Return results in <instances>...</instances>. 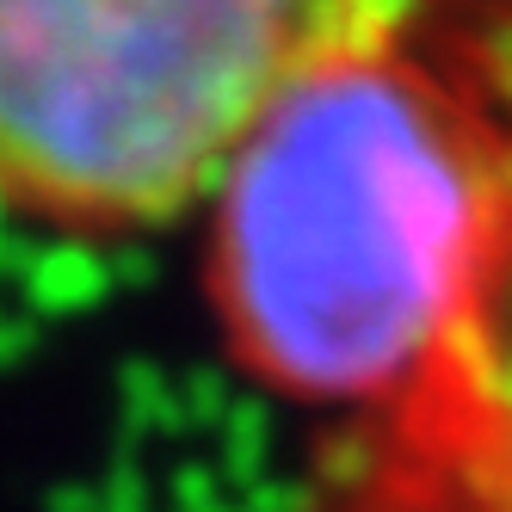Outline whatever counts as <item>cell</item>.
Here are the masks:
<instances>
[{
	"label": "cell",
	"mask_w": 512,
	"mask_h": 512,
	"mask_svg": "<svg viewBox=\"0 0 512 512\" xmlns=\"http://www.w3.org/2000/svg\"><path fill=\"white\" fill-rule=\"evenodd\" d=\"M500 167L469 290L414 383L334 432L321 512H512V0H463Z\"/></svg>",
	"instance_id": "3"
},
{
	"label": "cell",
	"mask_w": 512,
	"mask_h": 512,
	"mask_svg": "<svg viewBox=\"0 0 512 512\" xmlns=\"http://www.w3.org/2000/svg\"><path fill=\"white\" fill-rule=\"evenodd\" d=\"M494 167L469 7L395 0L272 105L198 216L229 364L334 432L395 401L469 290Z\"/></svg>",
	"instance_id": "1"
},
{
	"label": "cell",
	"mask_w": 512,
	"mask_h": 512,
	"mask_svg": "<svg viewBox=\"0 0 512 512\" xmlns=\"http://www.w3.org/2000/svg\"><path fill=\"white\" fill-rule=\"evenodd\" d=\"M395 0H0V223H198L266 112Z\"/></svg>",
	"instance_id": "2"
}]
</instances>
